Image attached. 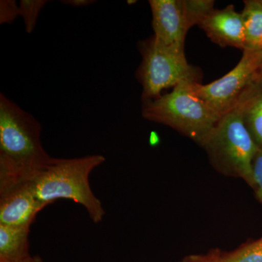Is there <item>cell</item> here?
<instances>
[{
	"instance_id": "11",
	"label": "cell",
	"mask_w": 262,
	"mask_h": 262,
	"mask_svg": "<svg viewBox=\"0 0 262 262\" xmlns=\"http://www.w3.org/2000/svg\"><path fill=\"white\" fill-rule=\"evenodd\" d=\"M30 227L0 225V262H25L31 257Z\"/></svg>"
},
{
	"instance_id": "20",
	"label": "cell",
	"mask_w": 262,
	"mask_h": 262,
	"mask_svg": "<svg viewBox=\"0 0 262 262\" xmlns=\"http://www.w3.org/2000/svg\"><path fill=\"white\" fill-rule=\"evenodd\" d=\"M25 262H43L42 258L39 256H31L27 261Z\"/></svg>"
},
{
	"instance_id": "10",
	"label": "cell",
	"mask_w": 262,
	"mask_h": 262,
	"mask_svg": "<svg viewBox=\"0 0 262 262\" xmlns=\"http://www.w3.org/2000/svg\"><path fill=\"white\" fill-rule=\"evenodd\" d=\"M237 104L250 134L262 149V73L246 88Z\"/></svg>"
},
{
	"instance_id": "21",
	"label": "cell",
	"mask_w": 262,
	"mask_h": 262,
	"mask_svg": "<svg viewBox=\"0 0 262 262\" xmlns=\"http://www.w3.org/2000/svg\"><path fill=\"white\" fill-rule=\"evenodd\" d=\"M127 3L128 5L134 4V3H136V1H127Z\"/></svg>"
},
{
	"instance_id": "16",
	"label": "cell",
	"mask_w": 262,
	"mask_h": 262,
	"mask_svg": "<svg viewBox=\"0 0 262 262\" xmlns=\"http://www.w3.org/2000/svg\"><path fill=\"white\" fill-rule=\"evenodd\" d=\"M20 16L19 4L14 0L0 1V24H12Z\"/></svg>"
},
{
	"instance_id": "14",
	"label": "cell",
	"mask_w": 262,
	"mask_h": 262,
	"mask_svg": "<svg viewBox=\"0 0 262 262\" xmlns=\"http://www.w3.org/2000/svg\"><path fill=\"white\" fill-rule=\"evenodd\" d=\"M184 4L189 29L199 25L202 20L214 10L213 0H184Z\"/></svg>"
},
{
	"instance_id": "4",
	"label": "cell",
	"mask_w": 262,
	"mask_h": 262,
	"mask_svg": "<svg viewBox=\"0 0 262 262\" xmlns=\"http://www.w3.org/2000/svg\"><path fill=\"white\" fill-rule=\"evenodd\" d=\"M201 146L220 173L244 179L253 187V163L258 147L245 125L238 105L222 117Z\"/></svg>"
},
{
	"instance_id": "3",
	"label": "cell",
	"mask_w": 262,
	"mask_h": 262,
	"mask_svg": "<svg viewBox=\"0 0 262 262\" xmlns=\"http://www.w3.org/2000/svg\"><path fill=\"white\" fill-rule=\"evenodd\" d=\"M193 83L183 81L171 92L144 101L141 114L146 120L172 127L202 146L222 117L196 96Z\"/></svg>"
},
{
	"instance_id": "8",
	"label": "cell",
	"mask_w": 262,
	"mask_h": 262,
	"mask_svg": "<svg viewBox=\"0 0 262 262\" xmlns=\"http://www.w3.org/2000/svg\"><path fill=\"white\" fill-rule=\"evenodd\" d=\"M46 206L36 198L32 182L17 184L0 192V225L31 227Z\"/></svg>"
},
{
	"instance_id": "5",
	"label": "cell",
	"mask_w": 262,
	"mask_h": 262,
	"mask_svg": "<svg viewBox=\"0 0 262 262\" xmlns=\"http://www.w3.org/2000/svg\"><path fill=\"white\" fill-rule=\"evenodd\" d=\"M139 47L142 61L136 75L142 86L143 102L159 97L163 90L183 81L198 82V72L188 63L185 53L165 46L154 36Z\"/></svg>"
},
{
	"instance_id": "9",
	"label": "cell",
	"mask_w": 262,
	"mask_h": 262,
	"mask_svg": "<svg viewBox=\"0 0 262 262\" xmlns=\"http://www.w3.org/2000/svg\"><path fill=\"white\" fill-rule=\"evenodd\" d=\"M200 28L212 42L222 47H233L244 51L245 33L242 14L229 5L223 9L213 10L202 20Z\"/></svg>"
},
{
	"instance_id": "18",
	"label": "cell",
	"mask_w": 262,
	"mask_h": 262,
	"mask_svg": "<svg viewBox=\"0 0 262 262\" xmlns=\"http://www.w3.org/2000/svg\"><path fill=\"white\" fill-rule=\"evenodd\" d=\"M222 253L220 249H213L203 254L188 255L179 262H222Z\"/></svg>"
},
{
	"instance_id": "1",
	"label": "cell",
	"mask_w": 262,
	"mask_h": 262,
	"mask_svg": "<svg viewBox=\"0 0 262 262\" xmlns=\"http://www.w3.org/2000/svg\"><path fill=\"white\" fill-rule=\"evenodd\" d=\"M37 119L0 94V192L32 182L51 162Z\"/></svg>"
},
{
	"instance_id": "19",
	"label": "cell",
	"mask_w": 262,
	"mask_h": 262,
	"mask_svg": "<svg viewBox=\"0 0 262 262\" xmlns=\"http://www.w3.org/2000/svg\"><path fill=\"white\" fill-rule=\"evenodd\" d=\"M61 3L62 4L78 8V7L88 6V5L94 4L96 1H92V0H63V1H61Z\"/></svg>"
},
{
	"instance_id": "17",
	"label": "cell",
	"mask_w": 262,
	"mask_h": 262,
	"mask_svg": "<svg viewBox=\"0 0 262 262\" xmlns=\"http://www.w3.org/2000/svg\"><path fill=\"white\" fill-rule=\"evenodd\" d=\"M254 186L253 189L256 199L262 204V149L258 148L253 163Z\"/></svg>"
},
{
	"instance_id": "2",
	"label": "cell",
	"mask_w": 262,
	"mask_h": 262,
	"mask_svg": "<svg viewBox=\"0 0 262 262\" xmlns=\"http://www.w3.org/2000/svg\"><path fill=\"white\" fill-rule=\"evenodd\" d=\"M105 160L101 155L68 159L52 158L32 182L36 198L47 206L61 198L72 200L87 210L94 223L102 222L104 209L93 192L89 177Z\"/></svg>"
},
{
	"instance_id": "6",
	"label": "cell",
	"mask_w": 262,
	"mask_h": 262,
	"mask_svg": "<svg viewBox=\"0 0 262 262\" xmlns=\"http://www.w3.org/2000/svg\"><path fill=\"white\" fill-rule=\"evenodd\" d=\"M262 73V49L243 51L241 61L224 77L211 83L194 82L193 90L215 113L223 117L237 104L246 88Z\"/></svg>"
},
{
	"instance_id": "7",
	"label": "cell",
	"mask_w": 262,
	"mask_h": 262,
	"mask_svg": "<svg viewBox=\"0 0 262 262\" xmlns=\"http://www.w3.org/2000/svg\"><path fill=\"white\" fill-rule=\"evenodd\" d=\"M154 37L165 46L184 53L189 27L184 0H149Z\"/></svg>"
},
{
	"instance_id": "13",
	"label": "cell",
	"mask_w": 262,
	"mask_h": 262,
	"mask_svg": "<svg viewBox=\"0 0 262 262\" xmlns=\"http://www.w3.org/2000/svg\"><path fill=\"white\" fill-rule=\"evenodd\" d=\"M222 262H262V237L246 243L229 253H222Z\"/></svg>"
},
{
	"instance_id": "12",
	"label": "cell",
	"mask_w": 262,
	"mask_h": 262,
	"mask_svg": "<svg viewBox=\"0 0 262 262\" xmlns=\"http://www.w3.org/2000/svg\"><path fill=\"white\" fill-rule=\"evenodd\" d=\"M241 14L244 24V51L262 49V0L244 1Z\"/></svg>"
},
{
	"instance_id": "15",
	"label": "cell",
	"mask_w": 262,
	"mask_h": 262,
	"mask_svg": "<svg viewBox=\"0 0 262 262\" xmlns=\"http://www.w3.org/2000/svg\"><path fill=\"white\" fill-rule=\"evenodd\" d=\"M48 3L46 0H21L19 3L20 16L28 34L34 32L39 13Z\"/></svg>"
}]
</instances>
